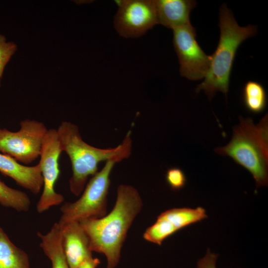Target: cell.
Listing matches in <instances>:
<instances>
[{
  "label": "cell",
  "instance_id": "5bb4252c",
  "mask_svg": "<svg viewBox=\"0 0 268 268\" xmlns=\"http://www.w3.org/2000/svg\"><path fill=\"white\" fill-rule=\"evenodd\" d=\"M60 234L58 223H55L46 234L38 232L41 239L40 246L51 260L52 268H70L63 251Z\"/></svg>",
  "mask_w": 268,
  "mask_h": 268
},
{
  "label": "cell",
  "instance_id": "30bf717a",
  "mask_svg": "<svg viewBox=\"0 0 268 268\" xmlns=\"http://www.w3.org/2000/svg\"><path fill=\"white\" fill-rule=\"evenodd\" d=\"M206 210L202 207L174 208L160 213L153 224L143 233V238L159 245L177 231L206 218Z\"/></svg>",
  "mask_w": 268,
  "mask_h": 268
},
{
  "label": "cell",
  "instance_id": "44dd1931",
  "mask_svg": "<svg viewBox=\"0 0 268 268\" xmlns=\"http://www.w3.org/2000/svg\"><path fill=\"white\" fill-rule=\"evenodd\" d=\"M100 263L99 259L92 257L84 261L78 268H96Z\"/></svg>",
  "mask_w": 268,
  "mask_h": 268
},
{
  "label": "cell",
  "instance_id": "9a60e30c",
  "mask_svg": "<svg viewBox=\"0 0 268 268\" xmlns=\"http://www.w3.org/2000/svg\"><path fill=\"white\" fill-rule=\"evenodd\" d=\"M0 268H30L29 258L0 227Z\"/></svg>",
  "mask_w": 268,
  "mask_h": 268
},
{
  "label": "cell",
  "instance_id": "7a4b0ae2",
  "mask_svg": "<svg viewBox=\"0 0 268 268\" xmlns=\"http://www.w3.org/2000/svg\"><path fill=\"white\" fill-rule=\"evenodd\" d=\"M57 131L61 149L66 152L71 162L72 174L69 186L76 196L83 191L88 177L98 172L100 162L113 160L118 163L129 158L131 154L130 131L120 144L106 149L95 147L85 142L77 126L71 122H63Z\"/></svg>",
  "mask_w": 268,
  "mask_h": 268
},
{
  "label": "cell",
  "instance_id": "d6986e66",
  "mask_svg": "<svg viewBox=\"0 0 268 268\" xmlns=\"http://www.w3.org/2000/svg\"><path fill=\"white\" fill-rule=\"evenodd\" d=\"M165 179L170 189L174 191H178L183 189L187 182L185 173L181 169L177 167L167 170Z\"/></svg>",
  "mask_w": 268,
  "mask_h": 268
},
{
  "label": "cell",
  "instance_id": "7c38bea8",
  "mask_svg": "<svg viewBox=\"0 0 268 268\" xmlns=\"http://www.w3.org/2000/svg\"><path fill=\"white\" fill-rule=\"evenodd\" d=\"M0 172L34 194H39L43 186L39 163L33 166H27L20 164L8 155L0 153Z\"/></svg>",
  "mask_w": 268,
  "mask_h": 268
},
{
  "label": "cell",
  "instance_id": "52a82bcc",
  "mask_svg": "<svg viewBox=\"0 0 268 268\" xmlns=\"http://www.w3.org/2000/svg\"><path fill=\"white\" fill-rule=\"evenodd\" d=\"M173 43L178 58L180 74L190 80L205 77L211 57L201 49L196 40V31L191 23L172 29Z\"/></svg>",
  "mask_w": 268,
  "mask_h": 268
},
{
  "label": "cell",
  "instance_id": "3957f363",
  "mask_svg": "<svg viewBox=\"0 0 268 268\" xmlns=\"http://www.w3.org/2000/svg\"><path fill=\"white\" fill-rule=\"evenodd\" d=\"M219 27L220 38L214 53L210 56L209 69L203 81L196 88L197 93L204 91L209 100L217 91H221L226 96L237 50L244 41L257 32L256 26H240L232 11L225 4L219 10Z\"/></svg>",
  "mask_w": 268,
  "mask_h": 268
},
{
  "label": "cell",
  "instance_id": "8fae6325",
  "mask_svg": "<svg viewBox=\"0 0 268 268\" xmlns=\"http://www.w3.org/2000/svg\"><path fill=\"white\" fill-rule=\"evenodd\" d=\"M61 241L70 268H78L85 260L93 257L89 238L78 221H72L62 226Z\"/></svg>",
  "mask_w": 268,
  "mask_h": 268
},
{
  "label": "cell",
  "instance_id": "ffe728a7",
  "mask_svg": "<svg viewBox=\"0 0 268 268\" xmlns=\"http://www.w3.org/2000/svg\"><path fill=\"white\" fill-rule=\"evenodd\" d=\"M218 255L212 253L209 249L205 255L199 260L197 268H216V262Z\"/></svg>",
  "mask_w": 268,
  "mask_h": 268
},
{
  "label": "cell",
  "instance_id": "8992f818",
  "mask_svg": "<svg viewBox=\"0 0 268 268\" xmlns=\"http://www.w3.org/2000/svg\"><path fill=\"white\" fill-rule=\"evenodd\" d=\"M48 130L42 122L29 119L20 122L17 132L0 128V152L17 162L29 164L40 156Z\"/></svg>",
  "mask_w": 268,
  "mask_h": 268
},
{
  "label": "cell",
  "instance_id": "ac0fdd59",
  "mask_svg": "<svg viewBox=\"0 0 268 268\" xmlns=\"http://www.w3.org/2000/svg\"><path fill=\"white\" fill-rule=\"evenodd\" d=\"M16 50V45L7 42L5 37L0 33V86L4 68Z\"/></svg>",
  "mask_w": 268,
  "mask_h": 268
},
{
  "label": "cell",
  "instance_id": "4fadbf2b",
  "mask_svg": "<svg viewBox=\"0 0 268 268\" xmlns=\"http://www.w3.org/2000/svg\"><path fill=\"white\" fill-rule=\"evenodd\" d=\"M158 24L172 29L190 23V14L197 2L193 0H154Z\"/></svg>",
  "mask_w": 268,
  "mask_h": 268
},
{
  "label": "cell",
  "instance_id": "5b68a950",
  "mask_svg": "<svg viewBox=\"0 0 268 268\" xmlns=\"http://www.w3.org/2000/svg\"><path fill=\"white\" fill-rule=\"evenodd\" d=\"M116 163L113 160L106 161L101 170L92 176L78 200L62 205L58 222L60 226L84 219L101 218L106 214L110 175Z\"/></svg>",
  "mask_w": 268,
  "mask_h": 268
},
{
  "label": "cell",
  "instance_id": "6da1fadb",
  "mask_svg": "<svg viewBox=\"0 0 268 268\" xmlns=\"http://www.w3.org/2000/svg\"><path fill=\"white\" fill-rule=\"evenodd\" d=\"M142 205L140 195L134 187L121 184L117 189L114 206L109 214L78 221L89 238L92 252L105 256L106 268H115L118 265L128 231Z\"/></svg>",
  "mask_w": 268,
  "mask_h": 268
},
{
  "label": "cell",
  "instance_id": "9c48e42d",
  "mask_svg": "<svg viewBox=\"0 0 268 268\" xmlns=\"http://www.w3.org/2000/svg\"><path fill=\"white\" fill-rule=\"evenodd\" d=\"M118 9L114 27L125 38H137L158 24L154 0L115 1Z\"/></svg>",
  "mask_w": 268,
  "mask_h": 268
},
{
  "label": "cell",
  "instance_id": "e0dca14e",
  "mask_svg": "<svg viewBox=\"0 0 268 268\" xmlns=\"http://www.w3.org/2000/svg\"><path fill=\"white\" fill-rule=\"evenodd\" d=\"M30 200L24 192L9 187L0 180V204L18 211H28Z\"/></svg>",
  "mask_w": 268,
  "mask_h": 268
},
{
  "label": "cell",
  "instance_id": "277c9868",
  "mask_svg": "<svg viewBox=\"0 0 268 268\" xmlns=\"http://www.w3.org/2000/svg\"><path fill=\"white\" fill-rule=\"evenodd\" d=\"M233 128L232 138L225 146L214 149L228 156L253 175L256 188L268 183V117L266 115L257 124L251 118H239Z\"/></svg>",
  "mask_w": 268,
  "mask_h": 268
},
{
  "label": "cell",
  "instance_id": "ba28073f",
  "mask_svg": "<svg viewBox=\"0 0 268 268\" xmlns=\"http://www.w3.org/2000/svg\"><path fill=\"white\" fill-rule=\"evenodd\" d=\"M62 152L57 130H48L44 138L40 154L39 163L43 179V192L36 205L37 211L40 213L61 204L64 200L63 196L57 193L55 189L60 174L59 158Z\"/></svg>",
  "mask_w": 268,
  "mask_h": 268
},
{
  "label": "cell",
  "instance_id": "2e32d148",
  "mask_svg": "<svg viewBox=\"0 0 268 268\" xmlns=\"http://www.w3.org/2000/svg\"><path fill=\"white\" fill-rule=\"evenodd\" d=\"M243 101L245 107L250 112H262L267 104V94L263 86L257 81H247L243 87Z\"/></svg>",
  "mask_w": 268,
  "mask_h": 268
}]
</instances>
